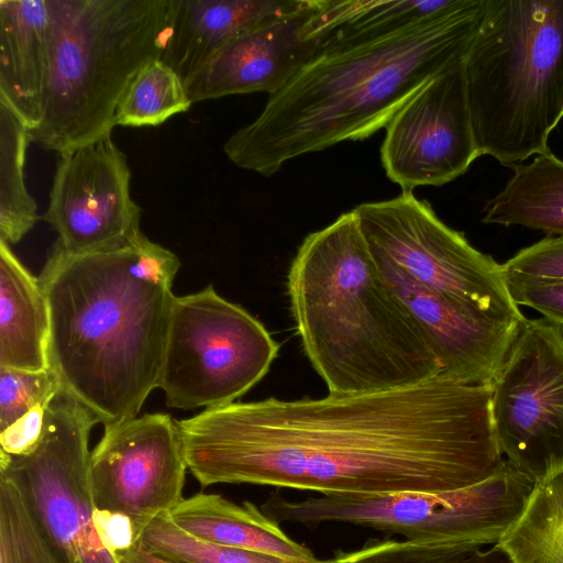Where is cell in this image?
Instances as JSON below:
<instances>
[{
  "label": "cell",
  "instance_id": "obj_1",
  "mask_svg": "<svg viewBox=\"0 0 563 563\" xmlns=\"http://www.w3.org/2000/svg\"><path fill=\"white\" fill-rule=\"evenodd\" d=\"M176 426L187 467L203 487L435 493L479 483L505 462L492 386L441 375L382 391L232 402Z\"/></svg>",
  "mask_w": 563,
  "mask_h": 563
},
{
  "label": "cell",
  "instance_id": "obj_2",
  "mask_svg": "<svg viewBox=\"0 0 563 563\" xmlns=\"http://www.w3.org/2000/svg\"><path fill=\"white\" fill-rule=\"evenodd\" d=\"M485 7L486 0H453L399 26L331 36L225 141L224 154L269 177L301 155L369 137L427 82L464 60Z\"/></svg>",
  "mask_w": 563,
  "mask_h": 563
},
{
  "label": "cell",
  "instance_id": "obj_3",
  "mask_svg": "<svg viewBox=\"0 0 563 563\" xmlns=\"http://www.w3.org/2000/svg\"><path fill=\"white\" fill-rule=\"evenodd\" d=\"M176 254L141 233L73 255L54 243L40 275L49 310L48 368L104 429L136 418L157 388Z\"/></svg>",
  "mask_w": 563,
  "mask_h": 563
},
{
  "label": "cell",
  "instance_id": "obj_4",
  "mask_svg": "<svg viewBox=\"0 0 563 563\" xmlns=\"http://www.w3.org/2000/svg\"><path fill=\"white\" fill-rule=\"evenodd\" d=\"M306 355L331 394L396 389L440 375L408 308L384 279L355 210L309 233L288 273Z\"/></svg>",
  "mask_w": 563,
  "mask_h": 563
},
{
  "label": "cell",
  "instance_id": "obj_5",
  "mask_svg": "<svg viewBox=\"0 0 563 563\" xmlns=\"http://www.w3.org/2000/svg\"><path fill=\"white\" fill-rule=\"evenodd\" d=\"M49 35L38 125L58 154L111 135L136 75L161 59L169 0H47Z\"/></svg>",
  "mask_w": 563,
  "mask_h": 563
},
{
  "label": "cell",
  "instance_id": "obj_6",
  "mask_svg": "<svg viewBox=\"0 0 563 563\" xmlns=\"http://www.w3.org/2000/svg\"><path fill=\"white\" fill-rule=\"evenodd\" d=\"M463 67L481 156L511 167L550 151L563 119V0H486Z\"/></svg>",
  "mask_w": 563,
  "mask_h": 563
},
{
  "label": "cell",
  "instance_id": "obj_7",
  "mask_svg": "<svg viewBox=\"0 0 563 563\" xmlns=\"http://www.w3.org/2000/svg\"><path fill=\"white\" fill-rule=\"evenodd\" d=\"M534 481L508 461L489 477L445 492L320 495L290 500L273 492L261 510L277 523H346L404 540L496 543L521 515Z\"/></svg>",
  "mask_w": 563,
  "mask_h": 563
},
{
  "label": "cell",
  "instance_id": "obj_8",
  "mask_svg": "<svg viewBox=\"0 0 563 563\" xmlns=\"http://www.w3.org/2000/svg\"><path fill=\"white\" fill-rule=\"evenodd\" d=\"M278 351L262 322L208 285L175 297L157 387L170 408L225 406L267 374Z\"/></svg>",
  "mask_w": 563,
  "mask_h": 563
},
{
  "label": "cell",
  "instance_id": "obj_9",
  "mask_svg": "<svg viewBox=\"0 0 563 563\" xmlns=\"http://www.w3.org/2000/svg\"><path fill=\"white\" fill-rule=\"evenodd\" d=\"M354 210L371 250L422 287L497 317L526 318L511 298L501 264L445 224L427 200L401 191Z\"/></svg>",
  "mask_w": 563,
  "mask_h": 563
},
{
  "label": "cell",
  "instance_id": "obj_10",
  "mask_svg": "<svg viewBox=\"0 0 563 563\" xmlns=\"http://www.w3.org/2000/svg\"><path fill=\"white\" fill-rule=\"evenodd\" d=\"M98 422L60 388L46 409L38 444L23 455L0 451V471L19 483L62 563H120L92 522L88 443Z\"/></svg>",
  "mask_w": 563,
  "mask_h": 563
},
{
  "label": "cell",
  "instance_id": "obj_11",
  "mask_svg": "<svg viewBox=\"0 0 563 563\" xmlns=\"http://www.w3.org/2000/svg\"><path fill=\"white\" fill-rule=\"evenodd\" d=\"M492 416L517 470L534 482L563 471V327L525 318L492 385Z\"/></svg>",
  "mask_w": 563,
  "mask_h": 563
},
{
  "label": "cell",
  "instance_id": "obj_12",
  "mask_svg": "<svg viewBox=\"0 0 563 563\" xmlns=\"http://www.w3.org/2000/svg\"><path fill=\"white\" fill-rule=\"evenodd\" d=\"M187 468L169 415L145 413L104 429L89 460L95 506L126 515L139 540L153 519L184 499Z\"/></svg>",
  "mask_w": 563,
  "mask_h": 563
},
{
  "label": "cell",
  "instance_id": "obj_13",
  "mask_svg": "<svg viewBox=\"0 0 563 563\" xmlns=\"http://www.w3.org/2000/svg\"><path fill=\"white\" fill-rule=\"evenodd\" d=\"M126 155L111 135L58 154L43 216L73 255L118 249L141 233Z\"/></svg>",
  "mask_w": 563,
  "mask_h": 563
},
{
  "label": "cell",
  "instance_id": "obj_14",
  "mask_svg": "<svg viewBox=\"0 0 563 563\" xmlns=\"http://www.w3.org/2000/svg\"><path fill=\"white\" fill-rule=\"evenodd\" d=\"M380 147L387 177L402 191L442 186L478 158L463 62L420 88L386 125Z\"/></svg>",
  "mask_w": 563,
  "mask_h": 563
},
{
  "label": "cell",
  "instance_id": "obj_15",
  "mask_svg": "<svg viewBox=\"0 0 563 563\" xmlns=\"http://www.w3.org/2000/svg\"><path fill=\"white\" fill-rule=\"evenodd\" d=\"M372 253L384 279L421 327L440 375L466 385L492 386L525 319L497 317L429 290L386 256Z\"/></svg>",
  "mask_w": 563,
  "mask_h": 563
},
{
  "label": "cell",
  "instance_id": "obj_16",
  "mask_svg": "<svg viewBox=\"0 0 563 563\" xmlns=\"http://www.w3.org/2000/svg\"><path fill=\"white\" fill-rule=\"evenodd\" d=\"M319 5L320 0H301L224 45L186 84L192 103L279 90L324 44L313 25Z\"/></svg>",
  "mask_w": 563,
  "mask_h": 563
},
{
  "label": "cell",
  "instance_id": "obj_17",
  "mask_svg": "<svg viewBox=\"0 0 563 563\" xmlns=\"http://www.w3.org/2000/svg\"><path fill=\"white\" fill-rule=\"evenodd\" d=\"M301 0H169L161 56L185 85L240 34L283 15Z\"/></svg>",
  "mask_w": 563,
  "mask_h": 563
},
{
  "label": "cell",
  "instance_id": "obj_18",
  "mask_svg": "<svg viewBox=\"0 0 563 563\" xmlns=\"http://www.w3.org/2000/svg\"><path fill=\"white\" fill-rule=\"evenodd\" d=\"M47 0H0V100L34 130L47 66Z\"/></svg>",
  "mask_w": 563,
  "mask_h": 563
},
{
  "label": "cell",
  "instance_id": "obj_19",
  "mask_svg": "<svg viewBox=\"0 0 563 563\" xmlns=\"http://www.w3.org/2000/svg\"><path fill=\"white\" fill-rule=\"evenodd\" d=\"M170 518L189 533L223 545L279 558L287 563H318L313 552L296 542L280 525L251 501L241 505L219 495L184 498Z\"/></svg>",
  "mask_w": 563,
  "mask_h": 563
},
{
  "label": "cell",
  "instance_id": "obj_20",
  "mask_svg": "<svg viewBox=\"0 0 563 563\" xmlns=\"http://www.w3.org/2000/svg\"><path fill=\"white\" fill-rule=\"evenodd\" d=\"M49 310L43 286L0 240V367L48 369Z\"/></svg>",
  "mask_w": 563,
  "mask_h": 563
},
{
  "label": "cell",
  "instance_id": "obj_21",
  "mask_svg": "<svg viewBox=\"0 0 563 563\" xmlns=\"http://www.w3.org/2000/svg\"><path fill=\"white\" fill-rule=\"evenodd\" d=\"M511 167L505 187L486 201L482 221L563 236V159L548 151Z\"/></svg>",
  "mask_w": 563,
  "mask_h": 563
},
{
  "label": "cell",
  "instance_id": "obj_22",
  "mask_svg": "<svg viewBox=\"0 0 563 563\" xmlns=\"http://www.w3.org/2000/svg\"><path fill=\"white\" fill-rule=\"evenodd\" d=\"M499 544L512 563H563V471L534 483Z\"/></svg>",
  "mask_w": 563,
  "mask_h": 563
},
{
  "label": "cell",
  "instance_id": "obj_23",
  "mask_svg": "<svg viewBox=\"0 0 563 563\" xmlns=\"http://www.w3.org/2000/svg\"><path fill=\"white\" fill-rule=\"evenodd\" d=\"M30 142L29 126L0 100V240L9 245L20 242L38 220L24 178Z\"/></svg>",
  "mask_w": 563,
  "mask_h": 563
},
{
  "label": "cell",
  "instance_id": "obj_24",
  "mask_svg": "<svg viewBox=\"0 0 563 563\" xmlns=\"http://www.w3.org/2000/svg\"><path fill=\"white\" fill-rule=\"evenodd\" d=\"M192 104L184 80L158 58L148 63L124 92L115 111V125L157 126Z\"/></svg>",
  "mask_w": 563,
  "mask_h": 563
},
{
  "label": "cell",
  "instance_id": "obj_25",
  "mask_svg": "<svg viewBox=\"0 0 563 563\" xmlns=\"http://www.w3.org/2000/svg\"><path fill=\"white\" fill-rule=\"evenodd\" d=\"M318 563H512L499 542L444 543L369 540L353 551H336Z\"/></svg>",
  "mask_w": 563,
  "mask_h": 563
},
{
  "label": "cell",
  "instance_id": "obj_26",
  "mask_svg": "<svg viewBox=\"0 0 563 563\" xmlns=\"http://www.w3.org/2000/svg\"><path fill=\"white\" fill-rule=\"evenodd\" d=\"M0 563H62L23 489L0 471Z\"/></svg>",
  "mask_w": 563,
  "mask_h": 563
},
{
  "label": "cell",
  "instance_id": "obj_27",
  "mask_svg": "<svg viewBox=\"0 0 563 563\" xmlns=\"http://www.w3.org/2000/svg\"><path fill=\"white\" fill-rule=\"evenodd\" d=\"M136 543L146 552L172 563H287L273 555L196 537L180 528L168 512L153 519Z\"/></svg>",
  "mask_w": 563,
  "mask_h": 563
},
{
  "label": "cell",
  "instance_id": "obj_28",
  "mask_svg": "<svg viewBox=\"0 0 563 563\" xmlns=\"http://www.w3.org/2000/svg\"><path fill=\"white\" fill-rule=\"evenodd\" d=\"M60 388L57 377L49 368L27 372L0 367V431L37 404L53 399Z\"/></svg>",
  "mask_w": 563,
  "mask_h": 563
},
{
  "label": "cell",
  "instance_id": "obj_29",
  "mask_svg": "<svg viewBox=\"0 0 563 563\" xmlns=\"http://www.w3.org/2000/svg\"><path fill=\"white\" fill-rule=\"evenodd\" d=\"M507 284L563 280V236H547L501 264Z\"/></svg>",
  "mask_w": 563,
  "mask_h": 563
},
{
  "label": "cell",
  "instance_id": "obj_30",
  "mask_svg": "<svg viewBox=\"0 0 563 563\" xmlns=\"http://www.w3.org/2000/svg\"><path fill=\"white\" fill-rule=\"evenodd\" d=\"M518 307H529L547 320L563 327V280L507 284Z\"/></svg>",
  "mask_w": 563,
  "mask_h": 563
},
{
  "label": "cell",
  "instance_id": "obj_31",
  "mask_svg": "<svg viewBox=\"0 0 563 563\" xmlns=\"http://www.w3.org/2000/svg\"><path fill=\"white\" fill-rule=\"evenodd\" d=\"M49 400L42 401L15 422L0 431L1 452L9 455H23L31 452L40 442Z\"/></svg>",
  "mask_w": 563,
  "mask_h": 563
},
{
  "label": "cell",
  "instance_id": "obj_32",
  "mask_svg": "<svg viewBox=\"0 0 563 563\" xmlns=\"http://www.w3.org/2000/svg\"><path fill=\"white\" fill-rule=\"evenodd\" d=\"M92 522L102 545L114 558L137 542L134 525L124 514L95 507Z\"/></svg>",
  "mask_w": 563,
  "mask_h": 563
},
{
  "label": "cell",
  "instance_id": "obj_33",
  "mask_svg": "<svg viewBox=\"0 0 563 563\" xmlns=\"http://www.w3.org/2000/svg\"><path fill=\"white\" fill-rule=\"evenodd\" d=\"M120 563H172L143 550L137 543L119 554Z\"/></svg>",
  "mask_w": 563,
  "mask_h": 563
}]
</instances>
